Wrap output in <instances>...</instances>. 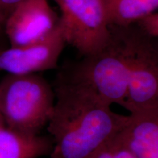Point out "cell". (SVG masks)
Here are the masks:
<instances>
[{
  "instance_id": "obj_1",
  "label": "cell",
  "mask_w": 158,
  "mask_h": 158,
  "mask_svg": "<svg viewBox=\"0 0 158 158\" xmlns=\"http://www.w3.org/2000/svg\"><path fill=\"white\" fill-rule=\"evenodd\" d=\"M54 90L56 100L46 126L51 158H92L127 122V116L84 88L56 80Z\"/></svg>"
},
{
  "instance_id": "obj_4",
  "label": "cell",
  "mask_w": 158,
  "mask_h": 158,
  "mask_svg": "<svg viewBox=\"0 0 158 158\" xmlns=\"http://www.w3.org/2000/svg\"><path fill=\"white\" fill-rule=\"evenodd\" d=\"M130 47L129 78L122 107L128 111L158 107V45L135 23L126 27Z\"/></svg>"
},
{
  "instance_id": "obj_15",
  "label": "cell",
  "mask_w": 158,
  "mask_h": 158,
  "mask_svg": "<svg viewBox=\"0 0 158 158\" xmlns=\"http://www.w3.org/2000/svg\"><path fill=\"white\" fill-rule=\"evenodd\" d=\"M6 127V126L5 124V122H4L2 116V114L0 113V127Z\"/></svg>"
},
{
  "instance_id": "obj_2",
  "label": "cell",
  "mask_w": 158,
  "mask_h": 158,
  "mask_svg": "<svg viewBox=\"0 0 158 158\" xmlns=\"http://www.w3.org/2000/svg\"><path fill=\"white\" fill-rule=\"evenodd\" d=\"M109 27L111 37L108 44L67 68L57 80L84 88L110 106H123L129 78V39L126 27Z\"/></svg>"
},
{
  "instance_id": "obj_6",
  "label": "cell",
  "mask_w": 158,
  "mask_h": 158,
  "mask_svg": "<svg viewBox=\"0 0 158 158\" xmlns=\"http://www.w3.org/2000/svg\"><path fill=\"white\" fill-rule=\"evenodd\" d=\"M66 41L60 24L37 42L0 51V72L32 74L57 68Z\"/></svg>"
},
{
  "instance_id": "obj_13",
  "label": "cell",
  "mask_w": 158,
  "mask_h": 158,
  "mask_svg": "<svg viewBox=\"0 0 158 158\" xmlns=\"http://www.w3.org/2000/svg\"><path fill=\"white\" fill-rule=\"evenodd\" d=\"M24 0H1L2 4L4 11L6 16H8L10 13L14 10V8L20 3L22 2Z\"/></svg>"
},
{
  "instance_id": "obj_14",
  "label": "cell",
  "mask_w": 158,
  "mask_h": 158,
  "mask_svg": "<svg viewBox=\"0 0 158 158\" xmlns=\"http://www.w3.org/2000/svg\"><path fill=\"white\" fill-rule=\"evenodd\" d=\"M7 16H6L5 11H4L2 4L0 0V37L5 34V24Z\"/></svg>"
},
{
  "instance_id": "obj_3",
  "label": "cell",
  "mask_w": 158,
  "mask_h": 158,
  "mask_svg": "<svg viewBox=\"0 0 158 158\" xmlns=\"http://www.w3.org/2000/svg\"><path fill=\"white\" fill-rule=\"evenodd\" d=\"M54 90L36 73L8 74L0 82V113L5 126L38 135L48 123L55 104Z\"/></svg>"
},
{
  "instance_id": "obj_7",
  "label": "cell",
  "mask_w": 158,
  "mask_h": 158,
  "mask_svg": "<svg viewBox=\"0 0 158 158\" xmlns=\"http://www.w3.org/2000/svg\"><path fill=\"white\" fill-rule=\"evenodd\" d=\"M59 23V18L48 0H24L7 16L5 34L10 47L21 46L44 38Z\"/></svg>"
},
{
  "instance_id": "obj_12",
  "label": "cell",
  "mask_w": 158,
  "mask_h": 158,
  "mask_svg": "<svg viewBox=\"0 0 158 158\" xmlns=\"http://www.w3.org/2000/svg\"><path fill=\"white\" fill-rule=\"evenodd\" d=\"M138 28L148 37L157 39L158 37V12L149 13L135 23Z\"/></svg>"
},
{
  "instance_id": "obj_8",
  "label": "cell",
  "mask_w": 158,
  "mask_h": 158,
  "mask_svg": "<svg viewBox=\"0 0 158 158\" xmlns=\"http://www.w3.org/2000/svg\"><path fill=\"white\" fill-rule=\"evenodd\" d=\"M114 139L136 158H158V107L130 112Z\"/></svg>"
},
{
  "instance_id": "obj_5",
  "label": "cell",
  "mask_w": 158,
  "mask_h": 158,
  "mask_svg": "<svg viewBox=\"0 0 158 158\" xmlns=\"http://www.w3.org/2000/svg\"><path fill=\"white\" fill-rule=\"evenodd\" d=\"M62 15L59 24L66 43L83 56L98 52L108 44L111 31L101 0H54Z\"/></svg>"
},
{
  "instance_id": "obj_11",
  "label": "cell",
  "mask_w": 158,
  "mask_h": 158,
  "mask_svg": "<svg viewBox=\"0 0 158 158\" xmlns=\"http://www.w3.org/2000/svg\"><path fill=\"white\" fill-rule=\"evenodd\" d=\"M92 158H136L133 154L112 138Z\"/></svg>"
},
{
  "instance_id": "obj_10",
  "label": "cell",
  "mask_w": 158,
  "mask_h": 158,
  "mask_svg": "<svg viewBox=\"0 0 158 158\" xmlns=\"http://www.w3.org/2000/svg\"><path fill=\"white\" fill-rule=\"evenodd\" d=\"M109 26L127 27L157 11L158 0H101Z\"/></svg>"
},
{
  "instance_id": "obj_9",
  "label": "cell",
  "mask_w": 158,
  "mask_h": 158,
  "mask_svg": "<svg viewBox=\"0 0 158 158\" xmlns=\"http://www.w3.org/2000/svg\"><path fill=\"white\" fill-rule=\"evenodd\" d=\"M52 149V138L0 127V158H39L50 155Z\"/></svg>"
}]
</instances>
